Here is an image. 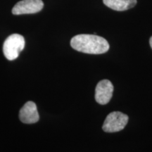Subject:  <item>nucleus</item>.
Instances as JSON below:
<instances>
[{
	"instance_id": "obj_8",
	"label": "nucleus",
	"mask_w": 152,
	"mask_h": 152,
	"mask_svg": "<svg viewBox=\"0 0 152 152\" xmlns=\"http://www.w3.org/2000/svg\"><path fill=\"white\" fill-rule=\"evenodd\" d=\"M149 43H150V45H151V49H152V37L150 38V39H149Z\"/></svg>"
},
{
	"instance_id": "obj_2",
	"label": "nucleus",
	"mask_w": 152,
	"mask_h": 152,
	"mask_svg": "<svg viewBox=\"0 0 152 152\" xmlns=\"http://www.w3.org/2000/svg\"><path fill=\"white\" fill-rule=\"evenodd\" d=\"M24 37L19 34H13L6 39L3 45V52L6 58L9 61L17 58L19 54L25 47Z\"/></svg>"
},
{
	"instance_id": "obj_6",
	"label": "nucleus",
	"mask_w": 152,
	"mask_h": 152,
	"mask_svg": "<svg viewBox=\"0 0 152 152\" xmlns=\"http://www.w3.org/2000/svg\"><path fill=\"white\" fill-rule=\"evenodd\" d=\"M19 119L26 124H33L39 121L37 106L33 102H28L25 104L19 112Z\"/></svg>"
},
{
	"instance_id": "obj_1",
	"label": "nucleus",
	"mask_w": 152,
	"mask_h": 152,
	"mask_svg": "<svg viewBox=\"0 0 152 152\" xmlns=\"http://www.w3.org/2000/svg\"><path fill=\"white\" fill-rule=\"evenodd\" d=\"M71 46L75 50L90 54H102L108 52L109 44L104 37L96 35L81 34L73 37Z\"/></svg>"
},
{
	"instance_id": "obj_3",
	"label": "nucleus",
	"mask_w": 152,
	"mask_h": 152,
	"mask_svg": "<svg viewBox=\"0 0 152 152\" xmlns=\"http://www.w3.org/2000/svg\"><path fill=\"white\" fill-rule=\"evenodd\" d=\"M129 118L126 114L119 111L110 113L106 118L102 129L106 132H116L125 128Z\"/></svg>"
},
{
	"instance_id": "obj_7",
	"label": "nucleus",
	"mask_w": 152,
	"mask_h": 152,
	"mask_svg": "<svg viewBox=\"0 0 152 152\" xmlns=\"http://www.w3.org/2000/svg\"><path fill=\"white\" fill-rule=\"evenodd\" d=\"M106 7L115 11H123L133 8L137 4V0H103Z\"/></svg>"
},
{
	"instance_id": "obj_4",
	"label": "nucleus",
	"mask_w": 152,
	"mask_h": 152,
	"mask_svg": "<svg viewBox=\"0 0 152 152\" xmlns=\"http://www.w3.org/2000/svg\"><path fill=\"white\" fill-rule=\"evenodd\" d=\"M44 7L42 0H21L18 1L12 9L14 15L31 14L40 11Z\"/></svg>"
},
{
	"instance_id": "obj_5",
	"label": "nucleus",
	"mask_w": 152,
	"mask_h": 152,
	"mask_svg": "<svg viewBox=\"0 0 152 152\" xmlns=\"http://www.w3.org/2000/svg\"><path fill=\"white\" fill-rule=\"evenodd\" d=\"M113 85L109 80H102L95 89V100L102 105L108 104L113 96Z\"/></svg>"
}]
</instances>
